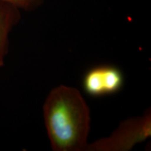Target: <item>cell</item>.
Masks as SVG:
<instances>
[{
	"mask_svg": "<svg viewBox=\"0 0 151 151\" xmlns=\"http://www.w3.org/2000/svg\"><path fill=\"white\" fill-rule=\"evenodd\" d=\"M47 134L54 151H86L90 111L80 91L61 85L52 88L43 106Z\"/></svg>",
	"mask_w": 151,
	"mask_h": 151,
	"instance_id": "cell-1",
	"label": "cell"
},
{
	"mask_svg": "<svg viewBox=\"0 0 151 151\" xmlns=\"http://www.w3.org/2000/svg\"><path fill=\"white\" fill-rule=\"evenodd\" d=\"M151 137V113L120 122L110 136L88 143L86 151H128Z\"/></svg>",
	"mask_w": 151,
	"mask_h": 151,
	"instance_id": "cell-2",
	"label": "cell"
},
{
	"mask_svg": "<svg viewBox=\"0 0 151 151\" xmlns=\"http://www.w3.org/2000/svg\"><path fill=\"white\" fill-rule=\"evenodd\" d=\"M123 75L113 66H98L90 69L83 78V88L93 97L116 93L123 85Z\"/></svg>",
	"mask_w": 151,
	"mask_h": 151,
	"instance_id": "cell-3",
	"label": "cell"
},
{
	"mask_svg": "<svg viewBox=\"0 0 151 151\" xmlns=\"http://www.w3.org/2000/svg\"><path fill=\"white\" fill-rule=\"evenodd\" d=\"M20 18V9L12 4L0 0V69L4 65L9 52V35Z\"/></svg>",
	"mask_w": 151,
	"mask_h": 151,
	"instance_id": "cell-4",
	"label": "cell"
},
{
	"mask_svg": "<svg viewBox=\"0 0 151 151\" xmlns=\"http://www.w3.org/2000/svg\"><path fill=\"white\" fill-rule=\"evenodd\" d=\"M16 6L20 10L33 11L40 6L43 0H2Z\"/></svg>",
	"mask_w": 151,
	"mask_h": 151,
	"instance_id": "cell-5",
	"label": "cell"
}]
</instances>
